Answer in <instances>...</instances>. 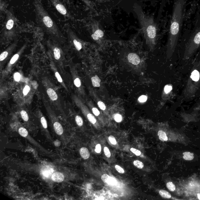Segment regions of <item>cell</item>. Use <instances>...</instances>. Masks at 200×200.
<instances>
[{
    "label": "cell",
    "instance_id": "cell-32",
    "mask_svg": "<svg viewBox=\"0 0 200 200\" xmlns=\"http://www.w3.org/2000/svg\"><path fill=\"white\" fill-rule=\"evenodd\" d=\"M21 76L20 73L17 72L15 73L14 75V80L17 82H19L21 81Z\"/></svg>",
    "mask_w": 200,
    "mask_h": 200
},
{
    "label": "cell",
    "instance_id": "cell-43",
    "mask_svg": "<svg viewBox=\"0 0 200 200\" xmlns=\"http://www.w3.org/2000/svg\"><path fill=\"white\" fill-rule=\"evenodd\" d=\"M92 38H93V39L95 40H97L99 39V38L98 37H97L96 35H95L94 34L92 35Z\"/></svg>",
    "mask_w": 200,
    "mask_h": 200
},
{
    "label": "cell",
    "instance_id": "cell-18",
    "mask_svg": "<svg viewBox=\"0 0 200 200\" xmlns=\"http://www.w3.org/2000/svg\"><path fill=\"white\" fill-rule=\"evenodd\" d=\"M15 44H13L11 46V47H9V48L7 49L6 51H4L0 55V61L1 62H3L5 60L6 58L8 57L10 53L12 51V50L15 47Z\"/></svg>",
    "mask_w": 200,
    "mask_h": 200
},
{
    "label": "cell",
    "instance_id": "cell-5",
    "mask_svg": "<svg viewBox=\"0 0 200 200\" xmlns=\"http://www.w3.org/2000/svg\"><path fill=\"white\" fill-rule=\"evenodd\" d=\"M144 33L146 43L149 48L153 49L155 45L156 37V28L154 23L151 21L148 26H144Z\"/></svg>",
    "mask_w": 200,
    "mask_h": 200
},
{
    "label": "cell",
    "instance_id": "cell-7",
    "mask_svg": "<svg viewBox=\"0 0 200 200\" xmlns=\"http://www.w3.org/2000/svg\"><path fill=\"white\" fill-rule=\"evenodd\" d=\"M70 68H71L74 84L76 87V90L78 93V96H81L82 98H85L86 94L84 88L82 85L81 79L79 76L77 71L73 67H71Z\"/></svg>",
    "mask_w": 200,
    "mask_h": 200
},
{
    "label": "cell",
    "instance_id": "cell-14",
    "mask_svg": "<svg viewBox=\"0 0 200 200\" xmlns=\"http://www.w3.org/2000/svg\"><path fill=\"white\" fill-rule=\"evenodd\" d=\"M53 56L54 60L57 61L59 64H61V61L62 59V52L60 49L57 46H54L53 48Z\"/></svg>",
    "mask_w": 200,
    "mask_h": 200
},
{
    "label": "cell",
    "instance_id": "cell-25",
    "mask_svg": "<svg viewBox=\"0 0 200 200\" xmlns=\"http://www.w3.org/2000/svg\"><path fill=\"white\" fill-rule=\"evenodd\" d=\"M18 132L20 135L22 137L27 138L28 136V131L24 127H21L19 129Z\"/></svg>",
    "mask_w": 200,
    "mask_h": 200
},
{
    "label": "cell",
    "instance_id": "cell-28",
    "mask_svg": "<svg viewBox=\"0 0 200 200\" xmlns=\"http://www.w3.org/2000/svg\"><path fill=\"white\" fill-rule=\"evenodd\" d=\"M40 121L42 126H43L44 128L47 129V124L46 118L42 115L41 114V112H40Z\"/></svg>",
    "mask_w": 200,
    "mask_h": 200
},
{
    "label": "cell",
    "instance_id": "cell-40",
    "mask_svg": "<svg viewBox=\"0 0 200 200\" xmlns=\"http://www.w3.org/2000/svg\"><path fill=\"white\" fill-rule=\"evenodd\" d=\"M147 96L143 95L139 98L138 101L140 102H144L147 101Z\"/></svg>",
    "mask_w": 200,
    "mask_h": 200
},
{
    "label": "cell",
    "instance_id": "cell-21",
    "mask_svg": "<svg viewBox=\"0 0 200 200\" xmlns=\"http://www.w3.org/2000/svg\"><path fill=\"white\" fill-rule=\"evenodd\" d=\"M200 77V74L199 71L197 70H195L192 73L191 78L193 82H197L199 80Z\"/></svg>",
    "mask_w": 200,
    "mask_h": 200
},
{
    "label": "cell",
    "instance_id": "cell-34",
    "mask_svg": "<svg viewBox=\"0 0 200 200\" xmlns=\"http://www.w3.org/2000/svg\"><path fill=\"white\" fill-rule=\"evenodd\" d=\"M130 151L135 154L136 156H139L141 154V152L139 150L135 149L133 148H131L130 149Z\"/></svg>",
    "mask_w": 200,
    "mask_h": 200
},
{
    "label": "cell",
    "instance_id": "cell-9",
    "mask_svg": "<svg viewBox=\"0 0 200 200\" xmlns=\"http://www.w3.org/2000/svg\"><path fill=\"white\" fill-rule=\"evenodd\" d=\"M89 92L90 95L92 98H93L94 101L97 104L99 107L102 110H105L106 108L105 104L100 99L99 97L97 96V93L95 92V91L93 89H92V88H89Z\"/></svg>",
    "mask_w": 200,
    "mask_h": 200
},
{
    "label": "cell",
    "instance_id": "cell-30",
    "mask_svg": "<svg viewBox=\"0 0 200 200\" xmlns=\"http://www.w3.org/2000/svg\"><path fill=\"white\" fill-rule=\"evenodd\" d=\"M133 164L134 165L138 168L142 169L143 168V162H140V161L136 160L134 161Z\"/></svg>",
    "mask_w": 200,
    "mask_h": 200
},
{
    "label": "cell",
    "instance_id": "cell-36",
    "mask_svg": "<svg viewBox=\"0 0 200 200\" xmlns=\"http://www.w3.org/2000/svg\"><path fill=\"white\" fill-rule=\"evenodd\" d=\"M114 119L115 121L116 122H120L122 121V117L121 115L117 114L115 115Z\"/></svg>",
    "mask_w": 200,
    "mask_h": 200
},
{
    "label": "cell",
    "instance_id": "cell-35",
    "mask_svg": "<svg viewBox=\"0 0 200 200\" xmlns=\"http://www.w3.org/2000/svg\"><path fill=\"white\" fill-rule=\"evenodd\" d=\"M104 151L105 155L106 157H110L111 156V153L110 152L109 149L107 147H105L104 148Z\"/></svg>",
    "mask_w": 200,
    "mask_h": 200
},
{
    "label": "cell",
    "instance_id": "cell-38",
    "mask_svg": "<svg viewBox=\"0 0 200 200\" xmlns=\"http://www.w3.org/2000/svg\"><path fill=\"white\" fill-rule=\"evenodd\" d=\"M172 87L171 85L166 86L164 88V92L166 94L168 93L172 90Z\"/></svg>",
    "mask_w": 200,
    "mask_h": 200
},
{
    "label": "cell",
    "instance_id": "cell-11",
    "mask_svg": "<svg viewBox=\"0 0 200 200\" xmlns=\"http://www.w3.org/2000/svg\"><path fill=\"white\" fill-rule=\"evenodd\" d=\"M7 15L5 29L6 31H9L14 28L15 22L16 20L13 15L10 12H7Z\"/></svg>",
    "mask_w": 200,
    "mask_h": 200
},
{
    "label": "cell",
    "instance_id": "cell-44",
    "mask_svg": "<svg viewBox=\"0 0 200 200\" xmlns=\"http://www.w3.org/2000/svg\"><path fill=\"white\" fill-rule=\"evenodd\" d=\"M198 198L200 200V194H199L198 195Z\"/></svg>",
    "mask_w": 200,
    "mask_h": 200
},
{
    "label": "cell",
    "instance_id": "cell-3",
    "mask_svg": "<svg viewBox=\"0 0 200 200\" xmlns=\"http://www.w3.org/2000/svg\"><path fill=\"white\" fill-rule=\"evenodd\" d=\"M42 83L45 87L50 103L58 109L61 112H63L62 110V102L58 90L55 86L47 77H44L42 79Z\"/></svg>",
    "mask_w": 200,
    "mask_h": 200
},
{
    "label": "cell",
    "instance_id": "cell-19",
    "mask_svg": "<svg viewBox=\"0 0 200 200\" xmlns=\"http://www.w3.org/2000/svg\"><path fill=\"white\" fill-rule=\"evenodd\" d=\"M54 128L56 133L58 135H62L63 132V129L61 124L58 121H55L53 124Z\"/></svg>",
    "mask_w": 200,
    "mask_h": 200
},
{
    "label": "cell",
    "instance_id": "cell-8",
    "mask_svg": "<svg viewBox=\"0 0 200 200\" xmlns=\"http://www.w3.org/2000/svg\"><path fill=\"white\" fill-rule=\"evenodd\" d=\"M50 66H51V68L52 69V71H53L54 73V74L55 76V77L57 79V81H58L59 82L60 84L61 85H62V87L67 91V92H68V88H67V86H66V85L65 84L64 82L63 79H62V77H61L60 74L59 73L57 68L56 67L55 63L52 60V59H51V61H50Z\"/></svg>",
    "mask_w": 200,
    "mask_h": 200
},
{
    "label": "cell",
    "instance_id": "cell-22",
    "mask_svg": "<svg viewBox=\"0 0 200 200\" xmlns=\"http://www.w3.org/2000/svg\"><path fill=\"white\" fill-rule=\"evenodd\" d=\"M92 85L94 87H100L101 79L97 76H94L92 78Z\"/></svg>",
    "mask_w": 200,
    "mask_h": 200
},
{
    "label": "cell",
    "instance_id": "cell-15",
    "mask_svg": "<svg viewBox=\"0 0 200 200\" xmlns=\"http://www.w3.org/2000/svg\"><path fill=\"white\" fill-rule=\"evenodd\" d=\"M101 179L104 183L111 185H113L117 183V181L115 179L110 177L109 175L104 174L101 176Z\"/></svg>",
    "mask_w": 200,
    "mask_h": 200
},
{
    "label": "cell",
    "instance_id": "cell-37",
    "mask_svg": "<svg viewBox=\"0 0 200 200\" xmlns=\"http://www.w3.org/2000/svg\"><path fill=\"white\" fill-rule=\"evenodd\" d=\"M116 170L119 172V173L121 174H124V169L122 168V167L118 165H116L115 166Z\"/></svg>",
    "mask_w": 200,
    "mask_h": 200
},
{
    "label": "cell",
    "instance_id": "cell-27",
    "mask_svg": "<svg viewBox=\"0 0 200 200\" xmlns=\"http://www.w3.org/2000/svg\"><path fill=\"white\" fill-rule=\"evenodd\" d=\"M159 193L160 195L164 198L169 199L171 198V194L164 190H161L160 191Z\"/></svg>",
    "mask_w": 200,
    "mask_h": 200
},
{
    "label": "cell",
    "instance_id": "cell-17",
    "mask_svg": "<svg viewBox=\"0 0 200 200\" xmlns=\"http://www.w3.org/2000/svg\"><path fill=\"white\" fill-rule=\"evenodd\" d=\"M128 60L130 63L134 65H138L140 62V57L134 53H130L128 55Z\"/></svg>",
    "mask_w": 200,
    "mask_h": 200
},
{
    "label": "cell",
    "instance_id": "cell-23",
    "mask_svg": "<svg viewBox=\"0 0 200 200\" xmlns=\"http://www.w3.org/2000/svg\"><path fill=\"white\" fill-rule=\"evenodd\" d=\"M158 136L160 140L162 141H167L168 140L167 135L163 131L160 130L158 132Z\"/></svg>",
    "mask_w": 200,
    "mask_h": 200
},
{
    "label": "cell",
    "instance_id": "cell-4",
    "mask_svg": "<svg viewBox=\"0 0 200 200\" xmlns=\"http://www.w3.org/2000/svg\"><path fill=\"white\" fill-rule=\"evenodd\" d=\"M200 45V25L192 34L186 45L184 58H189Z\"/></svg>",
    "mask_w": 200,
    "mask_h": 200
},
{
    "label": "cell",
    "instance_id": "cell-16",
    "mask_svg": "<svg viewBox=\"0 0 200 200\" xmlns=\"http://www.w3.org/2000/svg\"><path fill=\"white\" fill-rule=\"evenodd\" d=\"M52 180L54 182H61L64 180L65 176L63 174L60 172H55L52 174L51 176Z\"/></svg>",
    "mask_w": 200,
    "mask_h": 200
},
{
    "label": "cell",
    "instance_id": "cell-41",
    "mask_svg": "<svg viewBox=\"0 0 200 200\" xmlns=\"http://www.w3.org/2000/svg\"><path fill=\"white\" fill-rule=\"evenodd\" d=\"M101 145L98 144L96 145V149H95V151L97 153H99L101 152Z\"/></svg>",
    "mask_w": 200,
    "mask_h": 200
},
{
    "label": "cell",
    "instance_id": "cell-13",
    "mask_svg": "<svg viewBox=\"0 0 200 200\" xmlns=\"http://www.w3.org/2000/svg\"><path fill=\"white\" fill-rule=\"evenodd\" d=\"M51 2L53 3L54 6L55 7L56 9L60 13L64 15H67V10L65 6L61 3L58 0H51Z\"/></svg>",
    "mask_w": 200,
    "mask_h": 200
},
{
    "label": "cell",
    "instance_id": "cell-10",
    "mask_svg": "<svg viewBox=\"0 0 200 200\" xmlns=\"http://www.w3.org/2000/svg\"><path fill=\"white\" fill-rule=\"evenodd\" d=\"M24 47L23 48H21V49L17 54H15L14 55L12 56V59L10 60L9 63L8 64L7 67H6V69L5 70L6 73L7 74L10 71L11 68H12L13 65L18 61L20 56L22 54V52L24 51Z\"/></svg>",
    "mask_w": 200,
    "mask_h": 200
},
{
    "label": "cell",
    "instance_id": "cell-20",
    "mask_svg": "<svg viewBox=\"0 0 200 200\" xmlns=\"http://www.w3.org/2000/svg\"><path fill=\"white\" fill-rule=\"evenodd\" d=\"M80 154L85 160L88 159L90 156L89 151L88 149L85 147H82L80 150Z\"/></svg>",
    "mask_w": 200,
    "mask_h": 200
},
{
    "label": "cell",
    "instance_id": "cell-39",
    "mask_svg": "<svg viewBox=\"0 0 200 200\" xmlns=\"http://www.w3.org/2000/svg\"><path fill=\"white\" fill-rule=\"evenodd\" d=\"M108 138L109 140V141H110V142L113 145L116 144V143H117V141H116L115 138L113 136H110V137H109Z\"/></svg>",
    "mask_w": 200,
    "mask_h": 200
},
{
    "label": "cell",
    "instance_id": "cell-33",
    "mask_svg": "<svg viewBox=\"0 0 200 200\" xmlns=\"http://www.w3.org/2000/svg\"><path fill=\"white\" fill-rule=\"evenodd\" d=\"M95 35H96L97 37L99 38H102L103 37L104 32L103 31L101 30L98 29L95 31L94 32Z\"/></svg>",
    "mask_w": 200,
    "mask_h": 200
},
{
    "label": "cell",
    "instance_id": "cell-31",
    "mask_svg": "<svg viewBox=\"0 0 200 200\" xmlns=\"http://www.w3.org/2000/svg\"><path fill=\"white\" fill-rule=\"evenodd\" d=\"M167 187L168 189L170 191L173 192L176 190V187L175 185L174 184L173 182H168L167 184Z\"/></svg>",
    "mask_w": 200,
    "mask_h": 200
},
{
    "label": "cell",
    "instance_id": "cell-12",
    "mask_svg": "<svg viewBox=\"0 0 200 200\" xmlns=\"http://www.w3.org/2000/svg\"><path fill=\"white\" fill-rule=\"evenodd\" d=\"M68 36L71 39V42L74 46L75 48L78 51H81L82 49V44L75 37L74 32L71 30L69 29L68 31Z\"/></svg>",
    "mask_w": 200,
    "mask_h": 200
},
{
    "label": "cell",
    "instance_id": "cell-29",
    "mask_svg": "<svg viewBox=\"0 0 200 200\" xmlns=\"http://www.w3.org/2000/svg\"><path fill=\"white\" fill-rule=\"evenodd\" d=\"M75 120L76 124L78 126H82L83 124V121L82 117L79 115L76 116L75 117Z\"/></svg>",
    "mask_w": 200,
    "mask_h": 200
},
{
    "label": "cell",
    "instance_id": "cell-42",
    "mask_svg": "<svg viewBox=\"0 0 200 200\" xmlns=\"http://www.w3.org/2000/svg\"><path fill=\"white\" fill-rule=\"evenodd\" d=\"M54 144L56 147H58L60 145V142L58 140H56L54 142Z\"/></svg>",
    "mask_w": 200,
    "mask_h": 200
},
{
    "label": "cell",
    "instance_id": "cell-1",
    "mask_svg": "<svg viewBox=\"0 0 200 200\" xmlns=\"http://www.w3.org/2000/svg\"><path fill=\"white\" fill-rule=\"evenodd\" d=\"M36 22L47 34L57 40L63 41V35L42 4L40 0H34Z\"/></svg>",
    "mask_w": 200,
    "mask_h": 200
},
{
    "label": "cell",
    "instance_id": "cell-2",
    "mask_svg": "<svg viewBox=\"0 0 200 200\" xmlns=\"http://www.w3.org/2000/svg\"><path fill=\"white\" fill-rule=\"evenodd\" d=\"M184 4L185 0H177L174 4L167 45V56L168 58L173 54L177 45L182 26Z\"/></svg>",
    "mask_w": 200,
    "mask_h": 200
},
{
    "label": "cell",
    "instance_id": "cell-6",
    "mask_svg": "<svg viewBox=\"0 0 200 200\" xmlns=\"http://www.w3.org/2000/svg\"><path fill=\"white\" fill-rule=\"evenodd\" d=\"M35 92V88L29 83H26L19 91V97L23 102H30Z\"/></svg>",
    "mask_w": 200,
    "mask_h": 200
},
{
    "label": "cell",
    "instance_id": "cell-26",
    "mask_svg": "<svg viewBox=\"0 0 200 200\" xmlns=\"http://www.w3.org/2000/svg\"><path fill=\"white\" fill-rule=\"evenodd\" d=\"M21 115L22 118L25 122H27L29 119L28 114L25 110H22L21 111Z\"/></svg>",
    "mask_w": 200,
    "mask_h": 200
},
{
    "label": "cell",
    "instance_id": "cell-24",
    "mask_svg": "<svg viewBox=\"0 0 200 200\" xmlns=\"http://www.w3.org/2000/svg\"><path fill=\"white\" fill-rule=\"evenodd\" d=\"M183 157L186 160H192L194 158L193 154L188 152H184Z\"/></svg>",
    "mask_w": 200,
    "mask_h": 200
}]
</instances>
